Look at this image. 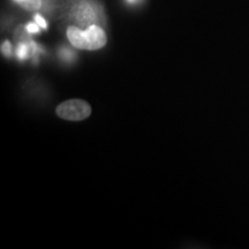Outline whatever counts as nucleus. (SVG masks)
Instances as JSON below:
<instances>
[{"mask_svg":"<svg viewBox=\"0 0 249 249\" xmlns=\"http://www.w3.org/2000/svg\"><path fill=\"white\" fill-rule=\"evenodd\" d=\"M39 26L37 24L36 22L35 23H28L27 27H26V30L28 34H38L39 33Z\"/></svg>","mask_w":249,"mask_h":249,"instance_id":"nucleus-7","label":"nucleus"},{"mask_svg":"<svg viewBox=\"0 0 249 249\" xmlns=\"http://www.w3.org/2000/svg\"><path fill=\"white\" fill-rule=\"evenodd\" d=\"M14 1L30 12L37 11V9L40 8V5H42V0H14Z\"/></svg>","mask_w":249,"mask_h":249,"instance_id":"nucleus-4","label":"nucleus"},{"mask_svg":"<svg viewBox=\"0 0 249 249\" xmlns=\"http://www.w3.org/2000/svg\"><path fill=\"white\" fill-rule=\"evenodd\" d=\"M35 22L38 24L40 28H43V29H46V28H48V23H46L44 18H42V15L39 14L35 15Z\"/></svg>","mask_w":249,"mask_h":249,"instance_id":"nucleus-8","label":"nucleus"},{"mask_svg":"<svg viewBox=\"0 0 249 249\" xmlns=\"http://www.w3.org/2000/svg\"><path fill=\"white\" fill-rule=\"evenodd\" d=\"M59 57L62 61H66V62H71L73 60H75V53H74L73 51L70 49H66V48H62L60 51H59Z\"/></svg>","mask_w":249,"mask_h":249,"instance_id":"nucleus-5","label":"nucleus"},{"mask_svg":"<svg viewBox=\"0 0 249 249\" xmlns=\"http://www.w3.org/2000/svg\"><path fill=\"white\" fill-rule=\"evenodd\" d=\"M67 37L71 44L80 50H98L107 44V35L97 24H91L85 31L74 26L68 27Z\"/></svg>","mask_w":249,"mask_h":249,"instance_id":"nucleus-1","label":"nucleus"},{"mask_svg":"<svg viewBox=\"0 0 249 249\" xmlns=\"http://www.w3.org/2000/svg\"><path fill=\"white\" fill-rule=\"evenodd\" d=\"M71 15L81 26H91L98 21L97 6L88 0H81L71 9Z\"/></svg>","mask_w":249,"mask_h":249,"instance_id":"nucleus-3","label":"nucleus"},{"mask_svg":"<svg viewBox=\"0 0 249 249\" xmlns=\"http://www.w3.org/2000/svg\"><path fill=\"white\" fill-rule=\"evenodd\" d=\"M1 52L6 57H11L12 55V45L8 40H5L1 45Z\"/></svg>","mask_w":249,"mask_h":249,"instance_id":"nucleus-6","label":"nucleus"},{"mask_svg":"<svg viewBox=\"0 0 249 249\" xmlns=\"http://www.w3.org/2000/svg\"><path fill=\"white\" fill-rule=\"evenodd\" d=\"M127 2H128V4H135V2H138L139 0H126Z\"/></svg>","mask_w":249,"mask_h":249,"instance_id":"nucleus-9","label":"nucleus"},{"mask_svg":"<svg viewBox=\"0 0 249 249\" xmlns=\"http://www.w3.org/2000/svg\"><path fill=\"white\" fill-rule=\"evenodd\" d=\"M91 113L90 105L81 99H70L57 107V114L62 119L79 121L87 119Z\"/></svg>","mask_w":249,"mask_h":249,"instance_id":"nucleus-2","label":"nucleus"}]
</instances>
